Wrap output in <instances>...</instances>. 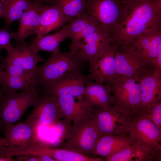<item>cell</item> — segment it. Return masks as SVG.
<instances>
[{
    "instance_id": "6da1fadb",
    "label": "cell",
    "mask_w": 161,
    "mask_h": 161,
    "mask_svg": "<svg viewBox=\"0 0 161 161\" xmlns=\"http://www.w3.org/2000/svg\"><path fill=\"white\" fill-rule=\"evenodd\" d=\"M161 27V4L155 0H140L125 4L122 17L112 38L117 46L131 45L138 36Z\"/></svg>"
},
{
    "instance_id": "7a4b0ae2",
    "label": "cell",
    "mask_w": 161,
    "mask_h": 161,
    "mask_svg": "<svg viewBox=\"0 0 161 161\" xmlns=\"http://www.w3.org/2000/svg\"><path fill=\"white\" fill-rule=\"evenodd\" d=\"M84 64L75 52L70 50L62 52L59 49L38 67L36 85L41 92L45 93L66 74L81 70Z\"/></svg>"
},
{
    "instance_id": "3957f363",
    "label": "cell",
    "mask_w": 161,
    "mask_h": 161,
    "mask_svg": "<svg viewBox=\"0 0 161 161\" xmlns=\"http://www.w3.org/2000/svg\"><path fill=\"white\" fill-rule=\"evenodd\" d=\"M94 108L77 114L72 120L68 136L64 143L65 148L86 155L92 154L101 135L93 116Z\"/></svg>"
},
{
    "instance_id": "277c9868",
    "label": "cell",
    "mask_w": 161,
    "mask_h": 161,
    "mask_svg": "<svg viewBox=\"0 0 161 161\" xmlns=\"http://www.w3.org/2000/svg\"><path fill=\"white\" fill-rule=\"evenodd\" d=\"M41 92L37 86L19 93L0 92V121L3 131L21 120L26 110L35 105Z\"/></svg>"
},
{
    "instance_id": "5b68a950",
    "label": "cell",
    "mask_w": 161,
    "mask_h": 161,
    "mask_svg": "<svg viewBox=\"0 0 161 161\" xmlns=\"http://www.w3.org/2000/svg\"><path fill=\"white\" fill-rule=\"evenodd\" d=\"M155 68L154 65L132 45H116L115 69L117 77L131 78L138 81Z\"/></svg>"
},
{
    "instance_id": "8992f818",
    "label": "cell",
    "mask_w": 161,
    "mask_h": 161,
    "mask_svg": "<svg viewBox=\"0 0 161 161\" xmlns=\"http://www.w3.org/2000/svg\"><path fill=\"white\" fill-rule=\"evenodd\" d=\"M86 2L85 12L99 29L112 38L123 14L125 4L122 0H86Z\"/></svg>"
},
{
    "instance_id": "52a82bcc",
    "label": "cell",
    "mask_w": 161,
    "mask_h": 161,
    "mask_svg": "<svg viewBox=\"0 0 161 161\" xmlns=\"http://www.w3.org/2000/svg\"><path fill=\"white\" fill-rule=\"evenodd\" d=\"M108 84L113 96L112 106L129 115L143 110L139 82L131 78L117 77Z\"/></svg>"
},
{
    "instance_id": "ba28073f",
    "label": "cell",
    "mask_w": 161,
    "mask_h": 161,
    "mask_svg": "<svg viewBox=\"0 0 161 161\" xmlns=\"http://www.w3.org/2000/svg\"><path fill=\"white\" fill-rule=\"evenodd\" d=\"M126 134L132 143L161 150V129L143 110L129 115Z\"/></svg>"
},
{
    "instance_id": "9c48e42d",
    "label": "cell",
    "mask_w": 161,
    "mask_h": 161,
    "mask_svg": "<svg viewBox=\"0 0 161 161\" xmlns=\"http://www.w3.org/2000/svg\"><path fill=\"white\" fill-rule=\"evenodd\" d=\"M93 116L101 135L126 134L129 115L125 112L111 105L95 108Z\"/></svg>"
},
{
    "instance_id": "30bf717a",
    "label": "cell",
    "mask_w": 161,
    "mask_h": 161,
    "mask_svg": "<svg viewBox=\"0 0 161 161\" xmlns=\"http://www.w3.org/2000/svg\"><path fill=\"white\" fill-rule=\"evenodd\" d=\"M116 45L113 42L89 62V80L106 83L112 82L117 76L115 69Z\"/></svg>"
},
{
    "instance_id": "8fae6325",
    "label": "cell",
    "mask_w": 161,
    "mask_h": 161,
    "mask_svg": "<svg viewBox=\"0 0 161 161\" xmlns=\"http://www.w3.org/2000/svg\"><path fill=\"white\" fill-rule=\"evenodd\" d=\"M33 109L26 119L36 132L41 125L52 126L62 118L56 97L44 93L40 95Z\"/></svg>"
},
{
    "instance_id": "7c38bea8",
    "label": "cell",
    "mask_w": 161,
    "mask_h": 161,
    "mask_svg": "<svg viewBox=\"0 0 161 161\" xmlns=\"http://www.w3.org/2000/svg\"><path fill=\"white\" fill-rule=\"evenodd\" d=\"M89 80L81 70L73 71L66 74L44 93L55 97L69 95L78 98L82 96Z\"/></svg>"
},
{
    "instance_id": "4fadbf2b",
    "label": "cell",
    "mask_w": 161,
    "mask_h": 161,
    "mask_svg": "<svg viewBox=\"0 0 161 161\" xmlns=\"http://www.w3.org/2000/svg\"><path fill=\"white\" fill-rule=\"evenodd\" d=\"M5 63L14 65L24 69L34 70L37 69V64L44 58L35 51L28 43L23 42L11 46L7 50Z\"/></svg>"
},
{
    "instance_id": "5bb4252c",
    "label": "cell",
    "mask_w": 161,
    "mask_h": 161,
    "mask_svg": "<svg viewBox=\"0 0 161 161\" xmlns=\"http://www.w3.org/2000/svg\"><path fill=\"white\" fill-rule=\"evenodd\" d=\"M46 5L34 1L18 20L19 26L14 38L16 43L23 42L29 36L36 34L40 23L41 15Z\"/></svg>"
},
{
    "instance_id": "9a60e30c",
    "label": "cell",
    "mask_w": 161,
    "mask_h": 161,
    "mask_svg": "<svg viewBox=\"0 0 161 161\" xmlns=\"http://www.w3.org/2000/svg\"><path fill=\"white\" fill-rule=\"evenodd\" d=\"M107 161H161V150L132 143L120 151L105 158Z\"/></svg>"
},
{
    "instance_id": "2e32d148",
    "label": "cell",
    "mask_w": 161,
    "mask_h": 161,
    "mask_svg": "<svg viewBox=\"0 0 161 161\" xmlns=\"http://www.w3.org/2000/svg\"><path fill=\"white\" fill-rule=\"evenodd\" d=\"M154 66L161 52V27L148 30L137 37L131 44Z\"/></svg>"
},
{
    "instance_id": "e0dca14e",
    "label": "cell",
    "mask_w": 161,
    "mask_h": 161,
    "mask_svg": "<svg viewBox=\"0 0 161 161\" xmlns=\"http://www.w3.org/2000/svg\"><path fill=\"white\" fill-rule=\"evenodd\" d=\"M138 82L140 87L143 110L161 100V69L155 68Z\"/></svg>"
},
{
    "instance_id": "ac0fdd59",
    "label": "cell",
    "mask_w": 161,
    "mask_h": 161,
    "mask_svg": "<svg viewBox=\"0 0 161 161\" xmlns=\"http://www.w3.org/2000/svg\"><path fill=\"white\" fill-rule=\"evenodd\" d=\"M84 100L95 108H105L112 105L113 98L107 83L88 81L82 95Z\"/></svg>"
},
{
    "instance_id": "d6986e66",
    "label": "cell",
    "mask_w": 161,
    "mask_h": 161,
    "mask_svg": "<svg viewBox=\"0 0 161 161\" xmlns=\"http://www.w3.org/2000/svg\"><path fill=\"white\" fill-rule=\"evenodd\" d=\"M35 132L33 126L26 120L9 126L3 131L6 147L12 148L28 145L32 141Z\"/></svg>"
},
{
    "instance_id": "ffe728a7",
    "label": "cell",
    "mask_w": 161,
    "mask_h": 161,
    "mask_svg": "<svg viewBox=\"0 0 161 161\" xmlns=\"http://www.w3.org/2000/svg\"><path fill=\"white\" fill-rule=\"evenodd\" d=\"M70 18L66 16L56 5H46L42 12L39 27L36 38L47 35L68 22Z\"/></svg>"
},
{
    "instance_id": "44dd1931",
    "label": "cell",
    "mask_w": 161,
    "mask_h": 161,
    "mask_svg": "<svg viewBox=\"0 0 161 161\" xmlns=\"http://www.w3.org/2000/svg\"><path fill=\"white\" fill-rule=\"evenodd\" d=\"M132 142L126 134H103L98 139L92 155L106 158L127 147Z\"/></svg>"
},
{
    "instance_id": "7402d4cb",
    "label": "cell",
    "mask_w": 161,
    "mask_h": 161,
    "mask_svg": "<svg viewBox=\"0 0 161 161\" xmlns=\"http://www.w3.org/2000/svg\"><path fill=\"white\" fill-rule=\"evenodd\" d=\"M66 24L71 40L69 46L79 43L89 34L99 29L85 11L80 15L71 19Z\"/></svg>"
},
{
    "instance_id": "603a6c76",
    "label": "cell",
    "mask_w": 161,
    "mask_h": 161,
    "mask_svg": "<svg viewBox=\"0 0 161 161\" xmlns=\"http://www.w3.org/2000/svg\"><path fill=\"white\" fill-rule=\"evenodd\" d=\"M69 37V32L65 24L60 30L54 33L35 38L30 45L37 52L43 51L52 53L60 49V44Z\"/></svg>"
},
{
    "instance_id": "cb8c5ba5",
    "label": "cell",
    "mask_w": 161,
    "mask_h": 161,
    "mask_svg": "<svg viewBox=\"0 0 161 161\" xmlns=\"http://www.w3.org/2000/svg\"><path fill=\"white\" fill-rule=\"evenodd\" d=\"M63 118L71 122L75 117L83 111L93 108L83 99L78 97L76 101L75 97L69 95H63L56 97Z\"/></svg>"
},
{
    "instance_id": "d4e9b609",
    "label": "cell",
    "mask_w": 161,
    "mask_h": 161,
    "mask_svg": "<svg viewBox=\"0 0 161 161\" xmlns=\"http://www.w3.org/2000/svg\"><path fill=\"white\" fill-rule=\"evenodd\" d=\"M0 92L1 93L16 92L37 86L35 80L11 76L6 73L0 80Z\"/></svg>"
},
{
    "instance_id": "484cf974",
    "label": "cell",
    "mask_w": 161,
    "mask_h": 161,
    "mask_svg": "<svg viewBox=\"0 0 161 161\" xmlns=\"http://www.w3.org/2000/svg\"><path fill=\"white\" fill-rule=\"evenodd\" d=\"M32 0H8L7 11L4 18L5 27L9 28L15 21L18 20L30 7Z\"/></svg>"
},
{
    "instance_id": "4316f807",
    "label": "cell",
    "mask_w": 161,
    "mask_h": 161,
    "mask_svg": "<svg viewBox=\"0 0 161 161\" xmlns=\"http://www.w3.org/2000/svg\"><path fill=\"white\" fill-rule=\"evenodd\" d=\"M51 4L59 7L64 14L71 19L83 13L86 7V0H52Z\"/></svg>"
},
{
    "instance_id": "83f0119b",
    "label": "cell",
    "mask_w": 161,
    "mask_h": 161,
    "mask_svg": "<svg viewBox=\"0 0 161 161\" xmlns=\"http://www.w3.org/2000/svg\"><path fill=\"white\" fill-rule=\"evenodd\" d=\"M4 65L5 71L8 75L36 82L38 68L35 70H29L10 64L4 63Z\"/></svg>"
},
{
    "instance_id": "f1b7e54d",
    "label": "cell",
    "mask_w": 161,
    "mask_h": 161,
    "mask_svg": "<svg viewBox=\"0 0 161 161\" xmlns=\"http://www.w3.org/2000/svg\"><path fill=\"white\" fill-rule=\"evenodd\" d=\"M71 123L64 119L57 121L52 126L53 132L60 142L65 141L67 138L72 125Z\"/></svg>"
},
{
    "instance_id": "f546056e",
    "label": "cell",
    "mask_w": 161,
    "mask_h": 161,
    "mask_svg": "<svg viewBox=\"0 0 161 161\" xmlns=\"http://www.w3.org/2000/svg\"><path fill=\"white\" fill-rule=\"evenodd\" d=\"M143 110L154 123L161 129V100L154 103Z\"/></svg>"
},
{
    "instance_id": "4dcf8cb0",
    "label": "cell",
    "mask_w": 161,
    "mask_h": 161,
    "mask_svg": "<svg viewBox=\"0 0 161 161\" xmlns=\"http://www.w3.org/2000/svg\"><path fill=\"white\" fill-rule=\"evenodd\" d=\"M5 26L0 30V49L7 50L12 45L10 41L14 39L15 32H10Z\"/></svg>"
},
{
    "instance_id": "1f68e13d",
    "label": "cell",
    "mask_w": 161,
    "mask_h": 161,
    "mask_svg": "<svg viewBox=\"0 0 161 161\" xmlns=\"http://www.w3.org/2000/svg\"><path fill=\"white\" fill-rule=\"evenodd\" d=\"M15 161H38L35 155L31 154H22L15 156Z\"/></svg>"
},
{
    "instance_id": "d6a6232c",
    "label": "cell",
    "mask_w": 161,
    "mask_h": 161,
    "mask_svg": "<svg viewBox=\"0 0 161 161\" xmlns=\"http://www.w3.org/2000/svg\"><path fill=\"white\" fill-rule=\"evenodd\" d=\"M8 3V0H0V19L4 18L5 15Z\"/></svg>"
},
{
    "instance_id": "836d02e7",
    "label": "cell",
    "mask_w": 161,
    "mask_h": 161,
    "mask_svg": "<svg viewBox=\"0 0 161 161\" xmlns=\"http://www.w3.org/2000/svg\"><path fill=\"white\" fill-rule=\"evenodd\" d=\"M4 59L0 56V80L5 75Z\"/></svg>"
},
{
    "instance_id": "e575fe53",
    "label": "cell",
    "mask_w": 161,
    "mask_h": 161,
    "mask_svg": "<svg viewBox=\"0 0 161 161\" xmlns=\"http://www.w3.org/2000/svg\"><path fill=\"white\" fill-rule=\"evenodd\" d=\"M36 156L38 161H56L53 158L46 155H35Z\"/></svg>"
},
{
    "instance_id": "d590c367",
    "label": "cell",
    "mask_w": 161,
    "mask_h": 161,
    "mask_svg": "<svg viewBox=\"0 0 161 161\" xmlns=\"http://www.w3.org/2000/svg\"><path fill=\"white\" fill-rule=\"evenodd\" d=\"M34 1H36L40 2L43 4L50 5L51 4V2L52 0H34Z\"/></svg>"
},
{
    "instance_id": "8d00e7d4",
    "label": "cell",
    "mask_w": 161,
    "mask_h": 161,
    "mask_svg": "<svg viewBox=\"0 0 161 161\" xmlns=\"http://www.w3.org/2000/svg\"><path fill=\"white\" fill-rule=\"evenodd\" d=\"M7 142L5 138H0V147L2 145L7 146Z\"/></svg>"
},
{
    "instance_id": "74e56055",
    "label": "cell",
    "mask_w": 161,
    "mask_h": 161,
    "mask_svg": "<svg viewBox=\"0 0 161 161\" xmlns=\"http://www.w3.org/2000/svg\"><path fill=\"white\" fill-rule=\"evenodd\" d=\"M124 4L130 3L134 1H137L140 0H122Z\"/></svg>"
},
{
    "instance_id": "f35d334b",
    "label": "cell",
    "mask_w": 161,
    "mask_h": 161,
    "mask_svg": "<svg viewBox=\"0 0 161 161\" xmlns=\"http://www.w3.org/2000/svg\"><path fill=\"white\" fill-rule=\"evenodd\" d=\"M3 132V127L2 123L0 121V134Z\"/></svg>"
},
{
    "instance_id": "ab89813d",
    "label": "cell",
    "mask_w": 161,
    "mask_h": 161,
    "mask_svg": "<svg viewBox=\"0 0 161 161\" xmlns=\"http://www.w3.org/2000/svg\"><path fill=\"white\" fill-rule=\"evenodd\" d=\"M159 4H161V0H155Z\"/></svg>"
}]
</instances>
